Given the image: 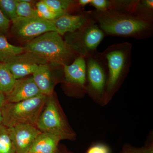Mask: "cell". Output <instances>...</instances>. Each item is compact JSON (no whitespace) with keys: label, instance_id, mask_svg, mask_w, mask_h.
Returning <instances> with one entry per match:
<instances>
[{"label":"cell","instance_id":"cell-5","mask_svg":"<svg viewBox=\"0 0 153 153\" xmlns=\"http://www.w3.org/2000/svg\"><path fill=\"white\" fill-rule=\"evenodd\" d=\"M36 127L42 132L53 134L61 140H74L76 138V133L68 123L54 93L48 97Z\"/></svg>","mask_w":153,"mask_h":153},{"label":"cell","instance_id":"cell-19","mask_svg":"<svg viewBox=\"0 0 153 153\" xmlns=\"http://www.w3.org/2000/svg\"><path fill=\"white\" fill-rule=\"evenodd\" d=\"M133 14L150 22H153V0H138Z\"/></svg>","mask_w":153,"mask_h":153},{"label":"cell","instance_id":"cell-22","mask_svg":"<svg viewBox=\"0 0 153 153\" xmlns=\"http://www.w3.org/2000/svg\"><path fill=\"white\" fill-rule=\"evenodd\" d=\"M16 0H0V10L11 22L18 18Z\"/></svg>","mask_w":153,"mask_h":153},{"label":"cell","instance_id":"cell-9","mask_svg":"<svg viewBox=\"0 0 153 153\" xmlns=\"http://www.w3.org/2000/svg\"><path fill=\"white\" fill-rule=\"evenodd\" d=\"M4 63L16 79L33 74L41 65L49 64L44 58L27 52L11 57Z\"/></svg>","mask_w":153,"mask_h":153},{"label":"cell","instance_id":"cell-14","mask_svg":"<svg viewBox=\"0 0 153 153\" xmlns=\"http://www.w3.org/2000/svg\"><path fill=\"white\" fill-rule=\"evenodd\" d=\"M52 65L42 64L33 74V80L41 94L47 96L54 93L55 82L52 74Z\"/></svg>","mask_w":153,"mask_h":153},{"label":"cell","instance_id":"cell-29","mask_svg":"<svg viewBox=\"0 0 153 153\" xmlns=\"http://www.w3.org/2000/svg\"><path fill=\"white\" fill-rule=\"evenodd\" d=\"M39 153V152H32V153Z\"/></svg>","mask_w":153,"mask_h":153},{"label":"cell","instance_id":"cell-26","mask_svg":"<svg viewBox=\"0 0 153 153\" xmlns=\"http://www.w3.org/2000/svg\"><path fill=\"white\" fill-rule=\"evenodd\" d=\"M86 153H109V150L105 145L97 144L89 148Z\"/></svg>","mask_w":153,"mask_h":153},{"label":"cell","instance_id":"cell-21","mask_svg":"<svg viewBox=\"0 0 153 153\" xmlns=\"http://www.w3.org/2000/svg\"><path fill=\"white\" fill-rule=\"evenodd\" d=\"M0 153H16L8 128L0 124Z\"/></svg>","mask_w":153,"mask_h":153},{"label":"cell","instance_id":"cell-11","mask_svg":"<svg viewBox=\"0 0 153 153\" xmlns=\"http://www.w3.org/2000/svg\"><path fill=\"white\" fill-rule=\"evenodd\" d=\"M16 153H28L37 137L42 132L37 127L20 124L8 128Z\"/></svg>","mask_w":153,"mask_h":153},{"label":"cell","instance_id":"cell-27","mask_svg":"<svg viewBox=\"0 0 153 153\" xmlns=\"http://www.w3.org/2000/svg\"><path fill=\"white\" fill-rule=\"evenodd\" d=\"M6 103L7 101L5 94L0 91V109H1Z\"/></svg>","mask_w":153,"mask_h":153},{"label":"cell","instance_id":"cell-7","mask_svg":"<svg viewBox=\"0 0 153 153\" xmlns=\"http://www.w3.org/2000/svg\"><path fill=\"white\" fill-rule=\"evenodd\" d=\"M85 59L86 92L95 98H105L108 68L104 57L97 51Z\"/></svg>","mask_w":153,"mask_h":153},{"label":"cell","instance_id":"cell-15","mask_svg":"<svg viewBox=\"0 0 153 153\" xmlns=\"http://www.w3.org/2000/svg\"><path fill=\"white\" fill-rule=\"evenodd\" d=\"M138 0H92L91 6L96 10H116L133 14Z\"/></svg>","mask_w":153,"mask_h":153},{"label":"cell","instance_id":"cell-16","mask_svg":"<svg viewBox=\"0 0 153 153\" xmlns=\"http://www.w3.org/2000/svg\"><path fill=\"white\" fill-rule=\"evenodd\" d=\"M60 140L59 137L53 134L41 132L35 140L29 153H57Z\"/></svg>","mask_w":153,"mask_h":153},{"label":"cell","instance_id":"cell-25","mask_svg":"<svg viewBox=\"0 0 153 153\" xmlns=\"http://www.w3.org/2000/svg\"><path fill=\"white\" fill-rule=\"evenodd\" d=\"M123 153H153L152 147L136 148L130 147L125 149Z\"/></svg>","mask_w":153,"mask_h":153},{"label":"cell","instance_id":"cell-24","mask_svg":"<svg viewBox=\"0 0 153 153\" xmlns=\"http://www.w3.org/2000/svg\"><path fill=\"white\" fill-rule=\"evenodd\" d=\"M10 21L0 10V35L3 36L8 33L10 25Z\"/></svg>","mask_w":153,"mask_h":153},{"label":"cell","instance_id":"cell-28","mask_svg":"<svg viewBox=\"0 0 153 153\" xmlns=\"http://www.w3.org/2000/svg\"><path fill=\"white\" fill-rule=\"evenodd\" d=\"M3 117L2 115L1 111L0 109V124H1L2 123Z\"/></svg>","mask_w":153,"mask_h":153},{"label":"cell","instance_id":"cell-23","mask_svg":"<svg viewBox=\"0 0 153 153\" xmlns=\"http://www.w3.org/2000/svg\"><path fill=\"white\" fill-rule=\"evenodd\" d=\"M36 10L38 11V16L41 19L48 21H54L64 14L53 12L43 1V0L38 2L36 3Z\"/></svg>","mask_w":153,"mask_h":153},{"label":"cell","instance_id":"cell-17","mask_svg":"<svg viewBox=\"0 0 153 153\" xmlns=\"http://www.w3.org/2000/svg\"><path fill=\"white\" fill-rule=\"evenodd\" d=\"M24 52L23 47L12 45L5 37L0 35V63H5L11 57Z\"/></svg>","mask_w":153,"mask_h":153},{"label":"cell","instance_id":"cell-20","mask_svg":"<svg viewBox=\"0 0 153 153\" xmlns=\"http://www.w3.org/2000/svg\"><path fill=\"white\" fill-rule=\"evenodd\" d=\"M16 11L18 17L23 18L39 17L36 7L33 6L35 1L31 0H16Z\"/></svg>","mask_w":153,"mask_h":153},{"label":"cell","instance_id":"cell-3","mask_svg":"<svg viewBox=\"0 0 153 153\" xmlns=\"http://www.w3.org/2000/svg\"><path fill=\"white\" fill-rule=\"evenodd\" d=\"M132 49V44L125 42L110 45L102 52L108 68L105 99L111 98L128 74L131 66Z\"/></svg>","mask_w":153,"mask_h":153},{"label":"cell","instance_id":"cell-13","mask_svg":"<svg viewBox=\"0 0 153 153\" xmlns=\"http://www.w3.org/2000/svg\"><path fill=\"white\" fill-rule=\"evenodd\" d=\"M41 94L33 77H25L17 79L13 88L5 94L7 103L20 102L33 98Z\"/></svg>","mask_w":153,"mask_h":153},{"label":"cell","instance_id":"cell-1","mask_svg":"<svg viewBox=\"0 0 153 153\" xmlns=\"http://www.w3.org/2000/svg\"><path fill=\"white\" fill-rule=\"evenodd\" d=\"M93 19L105 36L144 40L153 36V22L131 13L116 10H91Z\"/></svg>","mask_w":153,"mask_h":153},{"label":"cell","instance_id":"cell-4","mask_svg":"<svg viewBox=\"0 0 153 153\" xmlns=\"http://www.w3.org/2000/svg\"><path fill=\"white\" fill-rule=\"evenodd\" d=\"M41 94L20 102L6 103L1 108L3 125L10 128L20 124L36 127L48 98Z\"/></svg>","mask_w":153,"mask_h":153},{"label":"cell","instance_id":"cell-10","mask_svg":"<svg viewBox=\"0 0 153 153\" xmlns=\"http://www.w3.org/2000/svg\"><path fill=\"white\" fill-rule=\"evenodd\" d=\"M65 85L79 95L86 92V71L84 57L78 56L69 65L63 66Z\"/></svg>","mask_w":153,"mask_h":153},{"label":"cell","instance_id":"cell-2","mask_svg":"<svg viewBox=\"0 0 153 153\" xmlns=\"http://www.w3.org/2000/svg\"><path fill=\"white\" fill-rule=\"evenodd\" d=\"M24 52H31L47 60L54 67L71 64L78 57L56 32H49L25 43Z\"/></svg>","mask_w":153,"mask_h":153},{"label":"cell","instance_id":"cell-18","mask_svg":"<svg viewBox=\"0 0 153 153\" xmlns=\"http://www.w3.org/2000/svg\"><path fill=\"white\" fill-rule=\"evenodd\" d=\"M17 79L5 64L0 63V91L5 94L13 88Z\"/></svg>","mask_w":153,"mask_h":153},{"label":"cell","instance_id":"cell-12","mask_svg":"<svg viewBox=\"0 0 153 153\" xmlns=\"http://www.w3.org/2000/svg\"><path fill=\"white\" fill-rule=\"evenodd\" d=\"M91 16V10L83 11L76 14L66 13L52 21L55 32L61 36L78 30Z\"/></svg>","mask_w":153,"mask_h":153},{"label":"cell","instance_id":"cell-8","mask_svg":"<svg viewBox=\"0 0 153 153\" xmlns=\"http://www.w3.org/2000/svg\"><path fill=\"white\" fill-rule=\"evenodd\" d=\"M12 23L11 33L12 35L17 40L25 43L48 32H55L52 21L40 17H18Z\"/></svg>","mask_w":153,"mask_h":153},{"label":"cell","instance_id":"cell-30","mask_svg":"<svg viewBox=\"0 0 153 153\" xmlns=\"http://www.w3.org/2000/svg\"></svg>","mask_w":153,"mask_h":153},{"label":"cell","instance_id":"cell-6","mask_svg":"<svg viewBox=\"0 0 153 153\" xmlns=\"http://www.w3.org/2000/svg\"><path fill=\"white\" fill-rule=\"evenodd\" d=\"M63 36L69 48L85 58L97 51V47L105 37L92 15L81 27Z\"/></svg>","mask_w":153,"mask_h":153}]
</instances>
